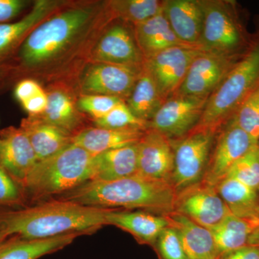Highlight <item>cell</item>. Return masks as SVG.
Instances as JSON below:
<instances>
[{"label":"cell","mask_w":259,"mask_h":259,"mask_svg":"<svg viewBox=\"0 0 259 259\" xmlns=\"http://www.w3.org/2000/svg\"><path fill=\"white\" fill-rule=\"evenodd\" d=\"M114 20L108 1H71L29 33L0 78L76 85L99 37Z\"/></svg>","instance_id":"cell-1"},{"label":"cell","mask_w":259,"mask_h":259,"mask_svg":"<svg viewBox=\"0 0 259 259\" xmlns=\"http://www.w3.org/2000/svg\"><path fill=\"white\" fill-rule=\"evenodd\" d=\"M108 210L60 199L0 209V242L15 236L46 239L69 233L93 234L107 226Z\"/></svg>","instance_id":"cell-2"},{"label":"cell","mask_w":259,"mask_h":259,"mask_svg":"<svg viewBox=\"0 0 259 259\" xmlns=\"http://www.w3.org/2000/svg\"><path fill=\"white\" fill-rule=\"evenodd\" d=\"M176 197L168 181L137 173L110 182L89 181L58 199L97 208L144 210L164 215L175 209Z\"/></svg>","instance_id":"cell-3"},{"label":"cell","mask_w":259,"mask_h":259,"mask_svg":"<svg viewBox=\"0 0 259 259\" xmlns=\"http://www.w3.org/2000/svg\"><path fill=\"white\" fill-rule=\"evenodd\" d=\"M95 156L74 144L37 162L21 184L27 200L61 195L93 180Z\"/></svg>","instance_id":"cell-4"},{"label":"cell","mask_w":259,"mask_h":259,"mask_svg":"<svg viewBox=\"0 0 259 259\" xmlns=\"http://www.w3.org/2000/svg\"><path fill=\"white\" fill-rule=\"evenodd\" d=\"M259 79V46L233 66L218 88L208 97L197 125L217 131L225 118L254 88Z\"/></svg>","instance_id":"cell-5"},{"label":"cell","mask_w":259,"mask_h":259,"mask_svg":"<svg viewBox=\"0 0 259 259\" xmlns=\"http://www.w3.org/2000/svg\"><path fill=\"white\" fill-rule=\"evenodd\" d=\"M217 131L197 125L183 137L171 140L175 163L171 177L177 194L202 180Z\"/></svg>","instance_id":"cell-6"},{"label":"cell","mask_w":259,"mask_h":259,"mask_svg":"<svg viewBox=\"0 0 259 259\" xmlns=\"http://www.w3.org/2000/svg\"><path fill=\"white\" fill-rule=\"evenodd\" d=\"M142 67L121 66L106 63H88L76 80L81 95H105L118 97L124 101L142 73Z\"/></svg>","instance_id":"cell-7"},{"label":"cell","mask_w":259,"mask_h":259,"mask_svg":"<svg viewBox=\"0 0 259 259\" xmlns=\"http://www.w3.org/2000/svg\"><path fill=\"white\" fill-rule=\"evenodd\" d=\"M174 211L209 230L231 214L217 187L202 180L177 194Z\"/></svg>","instance_id":"cell-8"},{"label":"cell","mask_w":259,"mask_h":259,"mask_svg":"<svg viewBox=\"0 0 259 259\" xmlns=\"http://www.w3.org/2000/svg\"><path fill=\"white\" fill-rule=\"evenodd\" d=\"M208 97L175 95L163 102L148 129H153L171 140L183 137L198 125Z\"/></svg>","instance_id":"cell-9"},{"label":"cell","mask_w":259,"mask_h":259,"mask_svg":"<svg viewBox=\"0 0 259 259\" xmlns=\"http://www.w3.org/2000/svg\"><path fill=\"white\" fill-rule=\"evenodd\" d=\"M203 51L199 48L174 47L145 59L144 67L165 100L176 95L192 61Z\"/></svg>","instance_id":"cell-10"},{"label":"cell","mask_w":259,"mask_h":259,"mask_svg":"<svg viewBox=\"0 0 259 259\" xmlns=\"http://www.w3.org/2000/svg\"><path fill=\"white\" fill-rule=\"evenodd\" d=\"M112 22L102 32L90 54V62L142 67L144 56L134 30L125 22Z\"/></svg>","instance_id":"cell-11"},{"label":"cell","mask_w":259,"mask_h":259,"mask_svg":"<svg viewBox=\"0 0 259 259\" xmlns=\"http://www.w3.org/2000/svg\"><path fill=\"white\" fill-rule=\"evenodd\" d=\"M204 18L199 46L202 50L231 56L241 46L239 28L225 3L203 1Z\"/></svg>","instance_id":"cell-12"},{"label":"cell","mask_w":259,"mask_h":259,"mask_svg":"<svg viewBox=\"0 0 259 259\" xmlns=\"http://www.w3.org/2000/svg\"><path fill=\"white\" fill-rule=\"evenodd\" d=\"M234 66L231 56L203 51L192 61L175 95L209 97Z\"/></svg>","instance_id":"cell-13"},{"label":"cell","mask_w":259,"mask_h":259,"mask_svg":"<svg viewBox=\"0 0 259 259\" xmlns=\"http://www.w3.org/2000/svg\"><path fill=\"white\" fill-rule=\"evenodd\" d=\"M70 3L69 0H35L23 18L18 21L0 24V72L29 33Z\"/></svg>","instance_id":"cell-14"},{"label":"cell","mask_w":259,"mask_h":259,"mask_svg":"<svg viewBox=\"0 0 259 259\" xmlns=\"http://www.w3.org/2000/svg\"><path fill=\"white\" fill-rule=\"evenodd\" d=\"M45 90L48 97L47 109L37 117L73 136L89 127L86 125V115L78 110L76 105L79 95L76 85L52 83L48 85Z\"/></svg>","instance_id":"cell-15"},{"label":"cell","mask_w":259,"mask_h":259,"mask_svg":"<svg viewBox=\"0 0 259 259\" xmlns=\"http://www.w3.org/2000/svg\"><path fill=\"white\" fill-rule=\"evenodd\" d=\"M256 145L243 130L232 122L220 135L202 181L217 186L232 166Z\"/></svg>","instance_id":"cell-16"},{"label":"cell","mask_w":259,"mask_h":259,"mask_svg":"<svg viewBox=\"0 0 259 259\" xmlns=\"http://www.w3.org/2000/svg\"><path fill=\"white\" fill-rule=\"evenodd\" d=\"M137 153L138 173L170 182L175 163L171 139L155 130L148 128L137 144Z\"/></svg>","instance_id":"cell-17"},{"label":"cell","mask_w":259,"mask_h":259,"mask_svg":"<svg viewBox=\"0 0 259 259\" xmlns=\"http://www.w3.org/2000/svg\"><path fill=\"white\" fill-rule=\"evenodd\" d=\"M37 162L28 136L20 127L0 131V166L18 183H23Z\"/></svg>","instance_id":"cell-18"},{"label":"cell","mask_w":259,"mask_h":259,"mask_svg":"<svg viewBox=\"0 0 259 259\" xmlns=\"http://www.w3.org/2000/svg\"><path fill=\"white\" fill-rule=\"evenodd\" d=\"M162 11L170 26L182 41L199 47L203 29V1L167 0L163 1Z\"/></svg>","instance_id":"cell-19"},{"label":"cell","mask_w":259,"mask_h":259,"mask_svg":"<svg viewBox=\"0 0 259 259\" xmlns=\"http://www.w3.org/2000/svg\"><path fill=\"white\" fill-rule=\"evenodd\" d=\"M107 226H113L130 233L141 245L153 247L162 231L168 226L163 215L144 210L109 209Z\"/></svg>","instance_id":"cell-20"},{"label":"cell","mask_w":259,"mask_h":259,"mask_svg":"<svg viewBox=\"0 0 259 259\" xmlns=\"http://www.w3.org/2000/svg\"><path fill=\"white\" fill-rule=\"evenodd\" d=\"M134 26L136 42L145 59L171 48H199L185 44L177 36L163 11Z\"/></svg>","instance_id":"cell-21"},{"label":"cell","mask_w":259,"mask_h":259,"mask_svg":"<svg viewBox=\"0 0 259 259\" xmlns=\"http://www.w3.org/2000/svg\"><path fill=\"white\" fill-rule=\"evenodd\" d=\"M163 216L168 226L178 233L189 259H218L214 238L209 229L175 211Z\"/></svg>","instance_id":"cell-22"},{"label":"cell","mask_w":259,"mask_h":259,"mask_svg":"<svg viewBox=\"0 0 259 259\" xmlns=\"http://www.w3.org/2000/svg\"><path fill=\"white\" fill-rule=\"evenodd\" d=\"M146 130L109 129L89 126L73 138L77 145L93 156L110 150L137 144Z\"/></svg>","instance_id":"cell-23"},{"label":"cell","mask_w":259,"mask_h":259,"mask_svg":"<svg viewBox=\"0 0 259 259\" xmlns=\"http://www.w3.org/2000/svg\"><path fill=\"white\" fill-rule=\"evenodd\" d=\"M20 127L28 136L37 161L51 157L73 144L72 135L47 123L37 116L23 118Z\"/></svg>","instance_id":"cell-24"},{"label":"cell","mask_w":259,"mask_h":259,"mask_svg":"<svg viewBox=\"0 0 259 259\" xmlns=\"http://www.w3.org/2000/svg\"><path fill=\"white\" fill-rule=\"evenodd\" d=\"M80 236V233H69L46 239L9 237L0 242V259H38L63 249Z\"/></svg>","instance_id":"cell-25"},{"label":"cell","mask_w":259,"mask_h":259,"mask_svg":"<svg viewBox=\"0 0 259 259\" xmlns=\"http://www.w3.org/2000/svg\"><path fill=\"white\" fill-rule=\"evenodd\" d=\"M259 226V220L243 219L231 214L211 228L218 259L248 246L249 237Z\"/></svg>","instance_id":"cell-26"},{"label":"cell","mask_w":259,"mask_h":259,"mask_svg":"<svg viewBox=\"0 0 259 259\" xmlns=\"http://www.w3.org/2000/svg\"><path fill=\"white\" fill-rule=\"evenodd\" d=\"M137 173V144H135L95 156V174L92 180L110 182Z\"/></svg>","instance_id":"cell-27"},{"label":"cell","mask_w":259,"mask_h":259,"mask_svg":"<svg viewBox=\"0 0 259 259\" xmlns=\"http://www.w3.org/2000/svg\"><path fill=\"white\" fill-rule=\"evenodd\" d=\"M216 187L233 215L243 219L259 220L258 190L231 177H226Z\"/></svg>","instance_id":"cell-28"},{"label":"cell","mask_w":259,"mask_h":259,"mask_svg":"<svg viewBox=\"0 0 259 259\" xmlns=\"http://www.w3.org/2000/svg\"><path fill=\"white\" fill-rule=\"evenodd\" d=\"M165 101L152 76L144 66L137 82L125 100L126 105L136 117L148 123Z\"/></svg>","instance_id":"cell-29"},{"label":"cell","mask_w":259,"mask_h":259,"mask_svg":"<svg viewBox=\"0 0 259 259\" xmlns=\"http://www.w3.org/2000/svg\"><path fill=\"white\" fill-rule=\"evenodd\" d=\"M108 5L115 20L134 25L161 13L163 1L109 0Z\"/></svg>","instance_id":"cell-30"},{"label":"cell","mask_w":259,"mask_h":259,"mask_svg":"<svg viewBox=\"0 0 259 259\" xmlns=\"http://www.w3.org/2000/svg\"><path fill=\"white\" fill-rule=\"evenodd\" d=\"M233 122L259 144V84L242 102Z\"/></svg>","instance_id":"cell-31"},{"label":"cell","mask_w":259,"mask_h":259,"mask_svg":"<svg viewBox=\"0 0 259 259\" xmlns=\"http://www.w3.org/2000/svg\"><path fill=\"white\" fill-rule=\"evenodd\" d=\"M93 121L95 127L109 129L147 130L148 125L132 113L125 101L120 102L104 117Z\"/></svg>","instance_id":"cell-32"},{"label":"cell","mask_w":259,"mask_h":259,"mask_svg":"<svg viewBox=\"0 0 259 259\" xmlns=\"http://www.w3.org/2000/svg\"><path fill=\"white\" fill-rule=\"evenodd\" d=\"M226 177L235 179L258 191L259 144L232 166Z\"/></svg>","instance_id":"cell-33"},{"label":"cell","mask_w":259,"mask_h":259,"mask_svg":"<svg viewBox=\"0 0 259 259\" xmlns=\"http://www.w3.org/2000/svg\"><path fill=\"white\" fill-rule=\"evenodd\" d=\"M27 202L21 186L0 166V209L25 207Z\"/></svg>","instance_id":"cell-34"},{"label":"cell","mask_w":259,"mask_h":259,"mask_svg":"<svg viewBox=\"0 0 259 259\" xmlns=\"http://www.w3.org/2000/svg\"><path fill=\"white\" fill-rule=\"evenodd\" d=\"M122 101L118 97L105 95H81L78 97L76 105L81 113L90 115L95 120L107 115Z\"/></svg>","instance_id":"cell-35"},{"label":"cell","mask_w":259,"mask_h":259,"mask_svg":"<svg viewBox=\"0 0 259 259\" xmlns=\"http://www.w3.org/2000/svg\"><path fill=\"white\" fill-rule=\"evenodd\" d=\"M153 248L158 259H189L178 233L169 226L161 232Z\"/></svg>","instance_id":"cell-36"},{"label":"cell","mask_w":259,"mask_h":259,"mask_svg":"<svg viewBox=\"0 0 259 259\" xmlns=\"http://www.w3.org/2000/svg\"><path fill=\"white\" fill-rule=\"evenodd\" d=\"M33 3L30 0H0V24L11 23Z\"/></svg>","instance_id":"cell-37"},{"label":"cell","mask_w":259,"mask_h":259,"mask_svg":"<svg viewBox=\"0 0 259 259\" xmlns=\"http://www.w3.org/2000/svg\"><path fill=\"white\" fill-rule=\"evenodd\" d=\"M44 90L45 89L42 85L35 80L25 78L17 81L14 88V95L15 99L22 105Z\"/></svg>","instance_id":"cell-38"},{"label":"cell","mask_w":259,"mask_h":259,"mask_svg":"<svg viewBox=\"0 0 259 259\" xmlns=\"http://www.w3.org/2000/svg\"><path fill=\"white\" fill-rule=\"evenodd\" d=\"M48 104L47 94L44 90L35 97L22 104L24 110L28 112V116H38L45 112Z\"/></svg>","instance_id":"cell-39"},{"label":"cell","mask_w":259,"mask_h":259,"mask_svg":"<svg viewBox=\"0 0 259 259\" xmlns=\"http://www.w3.org/2000/svg\"><path fill=\"white\" fill-rule=\"evenodd\" d=\"M223 259H259V247L248 245L226 255Z\"/></svg>","instance_id":"cell-40"},{"label":"cell","mask_w":259,"mask_h":259,"mask_svg":"<svg viewBox=\"0 0 259 259\" xmlns=\"http://www.w3.org/2000/svg\"><path fill=\"white\" fill-rule=\"evenodd\" d=\"M248 245L259 247V226L250 235Z\"/></svg>","instance_id":"cell-41"},{"label":"cell","mask_w":259,"mask_h":259,"mask_svg":"<svg viewBox=\"0 0 259 259\" xmlns=\"http://www.w3.org/2000/svg\"><path fill=\"white\" fill-rule=\"evenodd\" d=\"M258 192H259V189H258Z\"/></svg>","instance_id":"cell-42"}]
</instances>
